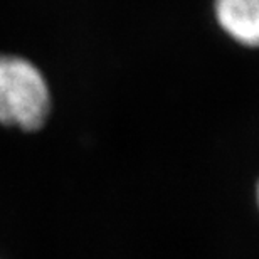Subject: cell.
Instances as JSON below:
<instances>
[{"mask_svg": "<svg viewBox=\"0 0 259 259\" xmlns=\"http://www.w3.org/2000/svg\"><path fill=\"white\" fill-rule=\"evenodd\" d=\"M51 113V91L29 59L0 54V123L22 132L42 128Z\"/></svg>", "mask_w": 259, "mask_h": 259, "instance_id": "1", "label": "cell"}, {"mask_svg": "<svg viewBox=\"0 0 259 259\" xmlns=\"http://www.w3.org/2000/svg\"><path fill=\"white\" fill-rule=\"evenodd\" d=\"M214 15L234 42L259 49V0H214Z\"/></svg>", "mask_w": 259, "mask_h": 259, "instance_id": "2", "label": "cell"}, {"mask_svg": "<svg viewBox=\"0 0 259 259\" xmlns=\"http://www.w3.org/2000/svg\"><path fill=\"white\" fill-rule=\"evenodd\" d=\"M256 197H257V205H259V184H257V190H256Z\"/></svg>", "mask_w": 259, "mask_h": 259, "instance_id": "3", "label": "cell"}]
</instances>
